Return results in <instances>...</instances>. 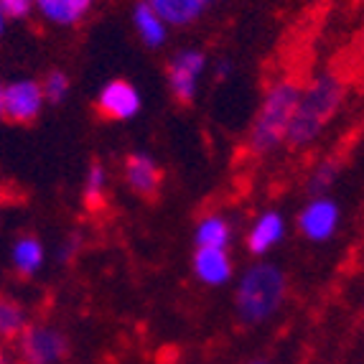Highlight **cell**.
Masks as SVG:
<instances>
[{
    "mask_svg": "<svg viewBox=\"0 0 364 364\" xmlns=\"http://www.w3.org/2000/svg\"><path fill=\"white\" fill-rule=\"evenodd\" d=\"M346 105V82L336 72H318L301 85V97L296 105L288 146L293 151H306L316 146L326 135V130L336 122Z\"/></svg>",
    "mask_w": 364,
    "mask_h": 364,
    "instance_id": "obj_1",
    "label": "cell"
},
{
    "mask_svg": "<svg viewBox=\"0 0 364 364\" xmlns=\"http://www.w3.org/2000/svg\"><path fill=\"white\" fill-rule=\"evenodd\" d=\"M301 97V85L293 79H275L265 87L252 120H250L245 148L252 158H267L288 146L296 105Z\"/></svg>",
    "mask_w": 364,
    "mask_h": 364,
    "instance_id": "obj_2",
    "label": "cell"
},
{
    "mask_svg": "<svg viewBox=\"0 0 364 364\" xmlns=\"http://www.w3.org/2000/svg\"><path fill=\"white\" fill-rule=\"evenodd\" d=\"M288 298V275L278 262L257 260L235 283V314L245 326H262L280 314Z\"/></svg>",
    "mask_w": 364,
    "mask_h": 364,
    "instance_id": "obj_3",
    "label": "cell"
},
{
    "mask_svg": "<svg viewBox=\"0 0 364 364\" xmlns=\"http://www.w3.org/2000/svg\"><path fill=\"white\" fill-rule=\"evenodd\" d=\"M207 72V51L196 49V46L176 49L168 56V64H166V87H168L171 97L178 105H194V100L199 97L201 79Z\"/></svg>",
    "mask_w": 364,
    "mask_h": 364,
    "instance_id": "obj_4",
    "label": "cell"
},
{
    "mask_svg": "<svg viewBox=\"0 0 364 364\" xmlns=\"http://www.w3.org/2000/svg\"><path fill=\"white\" fill-rule=\"evenodd\" d=\"M16 341L23 364H61L69 357V336L54 323H28Z\"/></svg>",
    "mask_w": 364,
    "mask_h": 364,
    "instance_id": "obj_5",
    "label": "cell"
},
{
    "mask_svg": "<svg viewBox=\"0 0 364 364\" xmlns=\"http://www.w3.org/2000/svg\"><path fill=\"white\" fill-rule=\"evenodd\" d=\"M341 227V207L331 194L309 196L296 214L298 235L314 245H326Z\"/></svg>",
    "mask_w": 364,
    "mask_h": 364,
    "instance_id": "obj_6",
    "label": "cell"
},
{
    "mask_svg": "<svg viewBox=\"0 0 364 364\" xmlns=\"http://www.w3.org/2000/svg\"><path fill=\"white\" fill-rule=\"evenodd\" d=\"M46 109L41 82L33 77H18L3 90V120L13 125H31Z\"/></svg>",
    "mask_w": 364,
    "mask_h": 364,
    "instance_id": "obj_7",
    "label": "cell"
},
{
    "mask_svg": "<svg viewBox=\"0 0 364 364\" xmlns=\"http://www.w3.org/2000/svg\"><path fill=\"white\" fill-rule=\"evenodd\" d=\"M95 109H97L100 117H105L109 122H130L143 109V95L130 79L115 77L97 90Z\"/></svg>",
    "mask_w": 364,
    "mask_h": 364,
    "instance_id": "obj_8",
    "label": "cell"
},
{
    "mask_svg": "<svg viewBox=\"0 0 364 364\" xmlns=\"http://www.w3.org/2000/svg\"><path fill=\"white\" fill-rule=\"evenodd\" d=\"M288 219L278 209H262L252 217L247 232H245V247L255 260H267L270 252L286 242Z\"/></svg>",
    "mask_w": 364,
    "mask_h": 364,
    "instance_id": "obj_9",
    "label": "cell"
},
{
    "mask_svg": "<svg viewBox=\"0 0 364 364\" xmlns=\"http://www.w3.org/2000/svg\"><path fill=\"white\" fill-rule=\"evenodd\" d=\"M122 183L138 199H156L164 186V168L148 151H130L122 158Z\"/></svg>",
    "mask_w": 364,
    "mask_h": 364,
    "instance_id": "obj_10",
    "label": "cell"
},
{
    "mask_svg": "<svg viewBox=\"0 0 364 364\" xmlns=\"http://www.w3.org/2000/svg\"><path fill=\"white\" fill-rule=\"evenodd\" d=\"M191 273L207 288H225L235 280V260L230 250L194 247L191 255Z\"/></svg>",
    "mask_w": 364,
    "mask_h": 364,
    "instance_id": "obj_11",
    "label": "cell"
},
{
    "mask_svg": "<svg viewBox=\"0 0 364 364\" xmlns=\"http://www.w3.org/2000/svg\"><path fill=\"white\" fill-rule=\"evenodd\" d=\"M33 3L38 18L54 28H74L85 23L97 6V0H33Z\"/></svg>",
    "mask_w": 364,
    "mask_h": 364,
    "instance_id": "obj_12",
    "label": "cell"
},
{
    "mask_svg": "<svg viewBox=\"0 0 364 364\" xmlns=\"http://www.w3.org/2000/svg\"><path fill=\"white\" fill-rule=\"evenodd\" d=\"M146 3L171 28H188L199 23L219 0H146Z\"/></svg>",
    "mask_w": 364,
    "mask_h": 364,
    "instance_id": "obj_13",
    "label": "cell"
},
{
    "mask_svg": "<svg viewBox=\"0 0 364 364\" xmlns=\"http://www.w3.org/2000/svg\"><path fill=\"white\" fill-rule=\"evenodd\" d=\"M49 252L41 237L36 235H18L11 245V267L18 278H36L46 267Z\"/></svg>",
    "mask_w": 364,
    "mask_h": 364,
    "instance_id": "obj_14",
    "label": "cell"
},
{
    "mask_svg": "<svg viewBox=\"0 0 364 364\" xmlns=\"http://www.w3.org/2000/svg\"><path fill=\"white\" fill-rule=\"evenodd\" d=\"M130 23H133V31L138 41L151 51L164 49L166 43L171 38V26L166 23L151 6H148L146 0H138L130 11Z\"/></svg>",
    "mask_w": 364,
    "mask_h": 364,
    "instance_id": "obj_15",
    "label": "cell"
},
{
    "mask_svg": "<svg viewBox=\"0 0 364 364\" xmlns=\"http://www.w3.org/2000/svg\"><path fill=\"white\" fill-rule=\"evenodd\" d=\"M235 242V225L222 212H207L194 225V247L230 250Z\"/></svg>",
    "mask_w": 364,
    "mask_h": 364,
    "instance_id": "obj_16",
    "label": "cell"
},
{
    "mask_svg": "<svg viewBox=\"0 0 364 364\" xmlns=\"http://www.w3.org/2000/svg\"><path fill=\"white\" fill-rule=\"evenodd\" d=\"M109 181H112V176H109V168L102 161H92L87 166L85 176H82V201L90 212H100L107 204Z\"/></svg>",
    "mask_w": 364,
    "mask_h": 364,
    "instance_id": "obj_17",
    "label": "cell"
},
{
    "mask_svg": "<svg viewBox=\"0 0 364 364\" xmlns=\"http://www.w3.org/2000/svg\"><path fill=\"white\" fill-rule=\"evenodd\" d=\"M28 323V309L23 306V301L0 293V341L18 339Z\"/></svg>",
    "mask_w": 364,
    "mask_h": 364,
    "instance_id": "obj_18",
    "label": "cell"
},
{
    "mask_svg": "<svg viewBox=\"0 0 364 364\" xmlns=\"http://www.w3.org/2000/svg\"><path fill=\"white\" fill-rule=\"evenodd\" d=\"M341 171H344V164H341L339 158H321L318 164L311 166L309 176H306V191H309V196L331 194V188L341 178Z\"/></svg>",
    "mask_w": 364,
    "mask_h": 364,
    "instance_id": "obj_19",
    "label": "cell"
},
{
    "mask_svg": "<svg viewBox=\"0 0 364 364\" xmlns=\"http://www.w3.org/2000/svg\"><path fill=\"white\" fill-rule=\"evenodd\" d=\"M41 90L46 105H64L72 95V77L64 69H49L41 77Z\"/></svg>",
    "mask_w": 364,
    "mask_h": 364,
    "instance_id": "obj_20",
    "label": "cell"
},
{
    "mask_svg": "<svg viewBox=\"0 0 364 364\" xmlns=\"http://www.w3.org/2000/svg\"><path fill=\"white\" fill-rule=\"evenodd\" d=\"M0 8H3L8 21H26L36 13L33 0H0Z\"/></svg>",
    "mask_w": 364,
    "mask_h": 364,
    "instance_id": "obj_21",
    "label": "cell"
},
{
    "mask_svg": "<svg viewBox=\"0 0 364 364\" xmlns=\"http://www.w3.org/2000/svg\"><path fill=\"white\" fill-rule=\"evenodd\" d=\"M82 250V235L79 232H69L64 240H61L59 250H56V260L59 262H72Z\"/></svg>",
    "mask_w": 364,
    "mask_h": 364,
    "instance_id": "obj_22",
    "label": "cell"
},
{
    "mask_svg": "<svg viewBox=\"0 0 364 364\" xmlns=\"http://www.w3.org/2000/svg\"><path fill=\"white\" fill-rule=\"evenodd\" d=\"M232 74V61L230 59H219L217 64H214L212 69V77L217 79V82H222V79H227Z\"/></svg>",
    "mask_w": 364,
    "mask_h": 364,
    "instance_id": "obj_23",
    "label": "cell"
},
{
    "mask_svg": "<svg viewBox=\"0 0 364 364\" xmlns=\"http://www.w3.org/2000/svg\"><path fill=\"white\" fill-rule=\"evenodd\" d=\"M8 23H11V21L6 18V13H3V8H0V38L6 36V31H8Z\"/></svg>",
    "mask_w": 364,
    "mask_h": 364,
    "instance_id": "obj_24",
    "label": "cell"
},
{
    "mask_svg": "<svg viewBox=\"0 0 364 364\" xmlns=\"http://www.w3.org/2000/svg\"><path fill=\"white\" fill-rule=\"evenodd\" d=\"M3 90H6V85H0V120H3Z\"/></svg>",
    "mask_w": 364,
    "mask_h": 364,
    "instance_id": "obj_25",
    "label": "cell"
},
{
    "mask_svg": "<svg viewBox=\"0 0 364 364\" xmlns=\"http://www.w3.org/2000/svg\"><path fill=\"white\" fill-rule=\"evenodd\" d=\"M0 364H8V359H6V349H3V344H0Z\"/></svg>",
    "mask_w": 364,
    "mask_h": 364,
    "instance_id": "obj_26",
    "label": "cell"
},
{
    "mask_svg": "<svg viewBox=\"0 0 364 364\" xmlns=\"http://www.w3.org/2000/svg\"><path fill=\"white\" fill-rule=\"evenodd\" d=\"M245 364H270L267 359H250V362H245Z\"/></svg>",
    "mask_w": 364,
    "mask_h": 364,
    "instance_id": "obj_27",
    "label": "cell"
}]
</instances>
